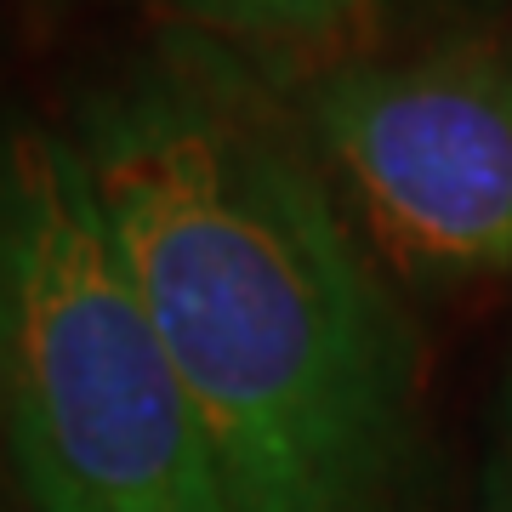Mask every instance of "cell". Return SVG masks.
Listing matches in <instances>:
<instances>
[{"instance_id":"cell-1","label":"cell","mask_w":512,"mask_h":512,"mask_svg":"<svg viewBox=\"0 0 512 512\" xmlns=\"http://www.w3.org/2000/svg\"><path fill=\"white\" fill-rule=\"evenodd\" d=\"M137 302L228 512H393L421 433V348L296 126L211 46L74 109Z\"/></svg>"},{"instance_id":"cell-2","label":"cell","mask_w":512,"mask_h":512,"mask_svg":"<svg viewBox=\"0 0 512 512\" xmlns=\"http://www.w3.org/2000/svg\"><path fill=\"white\" fill-rule=\"evenodd\" d=\"M0 433L35 512H228L74 137L0 120Z\"/></svg>"},{"instance_id":"cell-3","label":"cell","mask_w":512,"mask_h":512,"mask_svg":"<svg viewBox=\"0 0 512 512\" xmlns=\"http://www.w3.org/2000/svg\"><path fill=\"white\" fill-rule=\"evenodd\" d=\"M308 126L387 268L512 274V40L348 63L308 92Z\"/></svg>"},{"instance_id":"cell-4","label":"cell","mask_w":512,"mask_h":512,"mask_svg":"<svg viewBox=\"0 0 512 512\" xmlns=\"http://www.w3.org/2000/svg\"><path fill=\"white\" fill-rule=\"evenodd\" d=\"M171 6L217 35L262 40V46L330 40L370 12V0H171Z\"/></svg>"},{"instance_id":"cell-5","label":"cell","mask_w":512,"mask_h":512,"mask_svg":"<svg viewBox=\"0 0 512 512\" xmlns=\"http://www.w3.org/2000/svg\"><path fill=\"white\" fill-rule=\"evenodd\" d=\"M484 512H512V365L495 399V439L484 461Z\"/></svg>"}]
</instances>
